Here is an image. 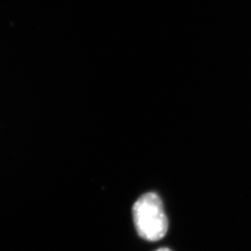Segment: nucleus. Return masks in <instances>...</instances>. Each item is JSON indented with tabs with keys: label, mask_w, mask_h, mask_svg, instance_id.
<instances>
[{
	"label": "nucleus",
	"mask_w": 251,
	"mask_h": 251,
	"mask_svg": "<svg viewBox=\"0 0 251 251\" xmlns=\"http://www.w3.org/2000/svg\"><path fill=\"white\" fill-rule=\"evenodd\" d=\"M155 251H171L170 249H168V248H166V247H164V248H159V249Z\"/></svg>",
	"instance_id": "f03ea898"
},
{
	"label": "nucleus",
	"mask_w": 251,
	"mask_h": 251,
	"mask_svg": "<svg viewBox=\"0 0 251 251\" xmlns=\"http://www.w3.org/2000/svg\"><path fill=\"white\" fill-rule=\"evenodd\" d=\"M133 223L140 237L150 242L162 239L166 235L168 221L159 195L150 192L142 195L133 204Z\"/></svg>",
	"instance_id": "f257e3e1"
}]
</instances>
